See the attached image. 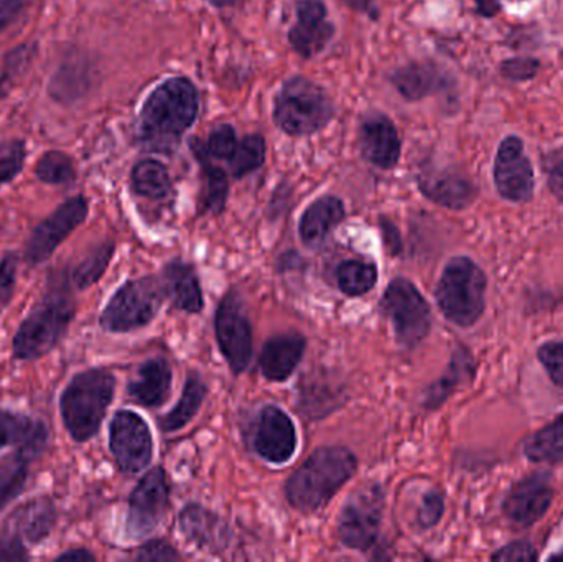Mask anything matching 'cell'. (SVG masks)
<instances>
[{
	"mask_svg": "<svg viewBox=\"0 0 563 562\" xmlns=\"http://www.w3.org/2000/svg\"><path fill=\"white\" fill-rule=\"evenodd\" d=\"M214 332L218 346L234 375L246 372L253 360V329L243 300L234 290L228 293L218 306Z\"/></svg>",
	"mask_w": 563,
	"mask_h": 562,
	"instance_id": "10",
	"label": "cell"
},
{
	"mask_svg": "<svg viewBox=\"0 0 563 562\" xmlns=\"http://www.w3.org/2000/svg\"><path fill=\"white\" fill-rule=\"evenodd\" d=\"M361 151L379 168H393L400 157V139L389 119L373 115L361 125Z\"/></svg>",
	"mask_w": 563,
	"mask_h": 562,
	"instance_id": "20",
	"label": "cell"
},
{
	"mask_svg": "<svg viewBox=\"0 0 563 562\" xmlns=\"http://www.w3.org/2000/svg\"><path fill=\"white\" fill-rule=\"evenodd\" d=\"M112 254H114V243H102L101 246L95 247L91 253L86 254L71 271H69L68 279L76 289H86L101 279L102 274L108 269L111 263Z\"/></svg>",
	"mask_w": 563,
	"mask_h": 562,
	"instance_id": "34",
	"label": "cell"
},
{
	"mask_svg": "<svg viewBox=\"0 0 563 562\" xmlns=\"http://www.w3.org/2000/svg\"><path fill=\"white\" fill-rule=\"evenodd\" d=\"M295 12L297 23L291 26L288 38L298 55L311 58L330 42L334 33L333 23L328 22L327 7L321 0H298Z\"/></svg>",
	"mask_w": 563,
	"mask_h": 562,
	"instance_id": "16",
	"label": "cell"
},
{
	"mask_svg": "<svg viewBox=\"0 0 563 562\" xmlns=\"http://www.w3.org/2000/svg\"><path fill=\"white\" fill-rule=\"evenodd\" d=\"M422 194L442 207L463 210L475 201L476 187L465 177L453 170H427L419 177Z\"/></svg>",
	"mask_w": 563,
	"mask_h": 562,
	"instance_id": "18",
	"label": "cell"
},
{
	"mask_svg": "<svg viewBox=\"0 0 563 562\" xmlns=\"http://www.w3.org/2000/svg\"><path fill=\"white\" fill-rule=\"evenodd\" d=\"M88 217V201L85 197H73L59 205L45 221L33 230L26 243V263L36 266L45 263L59 244Z\"/></svg>",
	"mask_w": 563,
	"mask_h": 562,
	"instance_id": "12",
	"label": "cell"
},
{
	"mask_svg": "<svg viewBox=\"0 0 563 562\" xmlns=\"http://www.w3.org/2000/svg\"><path fill=\"white\" fill-rule=\"evenodd\" d=\"M115 378L106 370L79 373L66 386L59 401L63 422L76 442L95 438L114 398Z\"/></svg>",
	"mask_w": 563,
	"mask_h": 562,
	"instance_id": "4",
	"label": "cell"
},
{
	"mask_svg": "<svg viewBox=\"0 0 563 562\" xmlns=\"http://www.w3.org/2000/svg\"><path fill=\"white\" fill-rule=\"evenodd\" d=\"M333 102L310 79L294 78L285 82L276 99L274 119L290 135L320 131L333 118Z\"/></svg>",
	"mask_w": 563,
	"mask_h": 562,
	"instance_id": "6",
	"label": "cell"
},
{
	"mask_svg": "<svg viewBox=\"0 0 563 562\" xmlns=\"http://www.w3.org/2000/svg\"><path fill=\"white\" fill-rule=\"evenodd\" d=\"M486 277L468 257H453L437 286L443 316L459 327H472L485 312Z\"/></svg>",
	"mask_w": 563,
	"mask_h": 562,
	"instance_id": "5",
	"label": "cell"
},
{
	"mask_svg": "<svg viewBox=\"0 0 563 562\" xmlns=\"http://www.w3.org/2000/svg\"><path fill=\"white\" fill-rule=\"evenodd\" d=\"M68 276L53 279L43 299L33 307L13 339L15 359L32 362L52 352L68 330L76 312L75 299L69 290Z\"/></svg>",
	"mask_w": 563,
	"mask_h": 562,
	"instance_id": "3",
	"label": "cell"
},
{
	"mask_svg": "<svg viewBox=\"0 0 563 562\" xmlns=\"http://www.w3.org/2000/svg\"><path fill=\"white\" fill-rule=\"evenodd\" d=\"M384 504L386 498L377 484L353 492L338 518L336 533L341 543L354 551L371 550L379 537Z\"/></svg>",
	"mask_w": 563,
	"mask_h": 562,
	"instance_id": "9",
	"label": "cell"
},
{
	"mask_svg": "<svg viewBox=\"0 0 563 562\" xmlns=\"http://www.w3.org/2000/svg\"><path fill=\"white\" fill-rule=\"evenodd\" d=\"M549 187L563 203V161L555 164L549 174Z\"/></svg>",
	"mask_w": 563,
	"mask_h": 562,
	"instance_id": "50",
	"label": "cell"
},
{
	"mask_svg": "<svg viewBox=\"0 0 563 562\" xmlns=\"http://www.w3.org/2000/svg\"><path fill=\"white\" fill-rule=\"evenodd\" d=\"M33 458L30 452L16 449L12 455L0 459V510L22 494Z\"/></svg>",
	"mask_w": 563,
	"mask_h": 562,
	"instance_id": "30",
	"label": "cell"
},
{
	"mask_svg": "<svg viewBox=\"0 0 563 562\" xmlns=\"http://www.w3.org/2000/svg\"><path fill=\"white\" fill-rule=\"evenodd\" d=\"M25 0H0V32L7 29L10 23L15 22L16 16L22 13Z\"/></svg>",
	"mask_w": 563,
	"mask_h": 562,
	"instance_id": "48",
	"label": "cell"
},
{
	"mask_svg": "<svg viewBox=\"0 0 563 562\" xmlns=\"http://www.w3.org/2000/svg\"><path fill=\"white\" fill-rule=\"evenodd\" d=\"M19 257L15 253H7L0 261V306H7L15 289Z\"/></svg>",
	"mask_w": 563,
	"mask_h": 562,
	"instance_id": "43",
	"label": "cell"
},
{
	"mask_svg": "<svg viewBox=\"0 0 563 562\" xmlns=\"http://www.w3.org/2000/svg\"><path fill=\"white\" fill-rule=\"evenodd\" d=\"M357 459L343 445L317 449L285 485L288 504L301 514H314L356 474Z\"/></svg>",
	"mask_w": 563,
	"mask_h": 562,
	"instance_id": "2",
	"label": "cell"
},
{
	"mask_svg": "<svg viewBox=\"0 0 563 562\" xmlns=\"http://www.w3.org/2000/svg\"><path fill=\"white\" fill-rule=\"evenodd\" d=\"M383 234L386 240L387 250L390 254H399L400 247H402V241H400L399 231L396 230L390 221H383Z\"/></svg>",
	"mask_w": 563,
	"mask_h": 562,
	"instance_id": "49",
	"label": "cell"
},
{
	"mask_svg": "<svg viewBox=\"0 0 563 562\" xmlns=\"http://www.w3.org/2000/svg\"><path fill=\"white\" fill-rule=\"evenodd\" d=\"M538 560L534 548L525 541L508 544L493 557V561L499 562H531Z\"/></svg>",
	"mask_w": 563,
	"mask_h": 562,
	"instance_id": "47",
	"label": "cell"
},
{
	"mask_svg": "<svg viewBox=\"0 0 563 562\" xmlns=\"http://www.w3.org/2000/svg\"><path fill=\"white\" fill-rule=\"evenodd\" d=\"M443 497L439 492H429L423 497L422 505H420L419 515H417V521H419L422 530H429V528L435 527L439 524L440 518L443 515Z\"/></svg>",
	"mask_w": 563,
	"mask_h": 562,
	"instance_id": "44",
	"label": "cell"
},
{
	"mask_svg": "<svg viewBox=\"0 0 563 562\" xmlns=\"http://www.w3.org/2000/svg\"><path fill=\"white\" fill-rule=\"evenodd\" d=\"M380 306L404 349H416L429 335L432 327L430 306L410 280L402 277L394 279L384 293Z\"/></svg>",
	"mask_w": 563,
	"mask_h": 562,
	"instance_id": "8",
	"label": "cell"
},
{
	"mask_svg": "<svg viewBox=\"0 0 563 562\" xmlns=\"http://www.w3.org/2000/svg\"><path fill=\"white\" fill-rule=\"evenodd\" d=\"M539 66H541L539 59L531 58V56H518V58H509L503 62L499 69H501V75L505 78L522 82L534 78L538 75Z\"/></svg>",
	"mask_w": 563,
	"mask_h": 562,
	"instance_id": "41",
	"label": "cell"
},
{
	"mask_svg": "<svg viewBox=\"0 0 563 562\" xmlns=\"http://www.w3.org/2000/svg\"><path fill=\"white\" fill-rule=\"evenodd\" d=\"M551 477L534 474L516 484L505 500V511L509 520L521 527H531L548 514L552 504Z\"/></svg>",
	"mask_w": 563,
	"mask_h": 562,
	"instance_id": "17",
	"label": "cell"
},
{
	"mask_svg": "<svg viewBox=\"0 0 563 562\" xmlns=\"http://www.w3.org/2000/svg\"><path fill=\"white\" fill-rule=\"evenodd\" d=\"M178 527L190 543L197 544L201 550L220 553L227 548L228 533L227 525L220 517L211 514L208 508L201 505H188L178 517Z\"/></svg>",
	"mask_w": 563,
	"mask_h": 562,
	"instance_id": "21",
	"label": "cell"
},
{
	"mask_svg": "<svg viewBox=\"0 0 563 562\" xmlns=\"http://www.w3.org/2000/svg\"><path fill=\"white\" fill-rule=\"evenodd\" d=\"M393 85L404 98L419 101L439 91L443 86V78L439 69L429 63H410L394 73Z\"/></svg>",
	"mask_w": 563,
	"mask_h": 562,
	"instance_id": "27",
	"label": "cell"
},
{
	"mask_svg": "<svg viewBox=\"0 0 563 562\" xmlns=\"http://www.w3.org/2000/svg\"><path fill=\"white\" fill-rule=\"evenodd\" d=\"M170 502V487L164 469L145 474L129 498L128 531L131 537H147L164 520Z\"/></svg>",
	"mask_w": 563,
	"mask_h": 562,
	"instance_id": "13",
	"label": "cell"
},
{
	"mask_svg": "<svg viewBox=\"0 0 563 562\" xmlns=\"http://www.w3.org/2000/svg\"><path fill=\"white\" fill-rule=\"evenodd\" d=\"M343 218L344 207L340 198L323 197L313 201L305 210L300 227H298L305 246L311 247V250L321 246L328 234L343 221Z\"/></svg>",
	"mask_w": 563,
	"mask_h": 562,
	"instance_id": "25",
	"label": "cell"
},
{
	"mask_svg": "<svg viewBox=\"0 0 563 562\" xmlns=\"http://www.w3.org/2000/svg\"><path fill=\"white\" fill-rule=\"evenodd\" d=\"M36 177L43 184L65 185L75 180L76 170L71 157L65 152L49 151L40 158L35 167Z\"/></svg>",
	"mask_w": 563,
	"mask_h": 562,
	"instance_id": "38",
	"label": "cell"
},
{
	"mask_svg": "<svg viewBox=\"0 0 563 562\" xmlns=\"http://www.w3.org/2000/svg\"><path fill=\"white\" fill-rule=\"evenodd\" d=\"M307 340L297 332L280 333L264 345L260 366L264 378L282 383L290 378L303 356Z\"/></svg>",
	"mask_w": 563,
	"mask_h": 562,
	"instance_id": "19",
	"label": "cell"
},
{
	"mask_svg": "<svg viewBox=\"0 0 563 562\" xmlns=\"http://www.w3.org/2000/svg\"><path fill=\"white\" fill-rule=\"evenodd\" d=\"M95 554L89 553L88 550H71L68 553H63L58 557V561H73V562H89L95 561Z\"/></svg>",
	"mask_w": 563,
	"mask_h": 562,
	"instance_id": "52",
	"label": "cell"
},
{
	"mask_svg": "<svg viewBox=\"0 0 563 562\" xmlns=\"http://www.w3.org/2000/svg\"><path fill=\"white\" fill-rule=\"evenodd\" d=\"M165 296L164 284L157 277L129 280L102 310V329L111 333H128L148 326L161 310Z\"/></svg>",
	"mask_w": 563,
	"mask_h": 562,
	"instance_id": "7",
	"label": "cell"
},
{
	"mask_svg": "<svg viewBox=\"0 0 563 562\" xmlns=\"http://www.w3.org/2000/svg\"><path fill=\"white\" fill-rule=\"evenodd\" d=\"M132 187L139 195L161 200L170 194V177L167 168L157 161H142L132 170Z\"/></svg>",
	"mask_w": 563,
	"mask_h": 562,
	"instance_id": "33",
	"label": "cell"
},
{
	"mask_svg": "<svg viewBox=\"0 0 563 562\" xmlns=\"http://www.w3.org/2000/svg\"><path fill=\"white\" fill-rule=\"evenodd\" d=\"M109 448L124 474H137L151 464L154 441L147 422L132 411H119L109 429Z\"/></svg>",
	"mask_w": 563,
	"mask_h": 562,
	"instance_id": "11",
	"label": "cell"
},
{
	"mask_svg": "<svg viewBox=\"0 0 563 562\" xmlns=\"http://www.w3.org/2000/svg\"><path fill=\"white\" fill-rule=\"evenodd\" d=\"M495 184L506 200L522 203L534 195V168L525 154V142L509 135L499 144L495 161Z\"/></svg>",
	"mask_w": 563,
	"mask_h": 562,
	"instance_id": "14",
	"label": "cell"
},
{
	"mask_svg": "<svg viewBox=\"0 0 563 562\" xmlns=\"http://www.w3.org/2000/svg\"><path fill=\"white\" fill-rule=\"evenodd\" d=\"M197 155L201 161V165H203L205 178H207L203 200L205 210L211 211V213H221L224 210V205H227L228 191H230L227 174L217 165H211L205 152L203 154L198 152Z\"/></svg>",
	"mask_w": 563,
	"mask_h": 562,
	"instance_id": "37",
	"label": "cell"
},
{
	"mask_svg": "<svg viewBox=\"0 0 563 562\" xmlns=\"http://www.w3.org/2000/svg\"><path fill=\"white\" fill-rule=\"evenodd\" d=\"M526 455L539 464H558L563 461V415L552 425L532 436L526 444Z\"/></svg>",
	"mask_w": 563,
	"mask_h": 562,
	"instance_id": "31",
	"label": "cell"
},
{
	"mask_svg": "<svg viewBox=\"0 0 563 562\" xmlns=\"http://www.w3.org/2000/svg\"><path fill=\"white\" fill-rule=\"evenodd\" d=\"M198 114V91L185 78L168 79L158 86L142 108L137 139L145 151L170 152Z\"/></svg>",
	"mask_w": 563,
	"mask_h": 562,
	"instance_id": "1",
	"label": "cell"
},
{
	"mask_svg": "<svg viewBox=\"0 0 563 562\" xmlns=\"http://www.w3.org/2000/svg\"><path fill=\"white\" fill-rule=\"evenodd\" d=\"M254 449L264 461L285 464L297 449V432L287 412L277 406L261 411L254 429Z\"/></svg>",
	"mask_w": 563,
	"mask_h": 562,
	"instance_id": "15",
	"label": "cell"
},
{
	"mask_svg": "<svg viewBox=\"0 0 563 562\" xmlns=\"http://www.w3.org/2000/svg\"><path fill=\"white\" fill-rule=\"evenodd\" d=\"M472 366L473 362L468 353H456V355L453 356L452 363H450L449 373L427 393V408H437V406L442 405V403L449 398L452 389L455 388L459 383H462L463 378L472 376Z\"/></svg>",
	"mask_w": 563,
	"mask_h": 562,
	"instance_id": "35",
	"label": "cell"
},
{
	"mask_svg": "<svg viewBox=\"0 0 563 562\" xmlns=\"http://www.w3.org/2000/svg\"><path fill=\"white\" fill-rule=\"evenodd\" d=\"M300 409L307 418L321 419L343 403V392L328 385L321 376H305L300 392Z\"/></svg>",
	"mask_w": 563,
	"mask_h": 562,
	"instance_id": "29",
	"label": "cell"
},
{
	"mask_svg": "<svg viewBox=\"0 0 563 562\" xmlns=\"http://www.w3.org/2000/svg\"><path fill=\"white\" fill-rule=\"evenodd\" d=\"M377 267L364 261H344L336 267V283L341 293L350 297H360L374 289L377 284Z\"/></svg>",
	"mask_w": 563,
	"mask_h": 562,
	"instance_id": "32",
	"label": "cell"
},
{
	"mask_svg": "<svg viewBox=\"0 0 563 562\" xmlns=\"http://www.w3.org/2000/svg\"><path fill=\"white\" fill-rule=\"evenodd\" d=\"M264 161H266V142L261 135H247L238 144L233 157L230 158L231 174L236 178L244 177L260 168Z\"/></svg>",
	"mask_w": 563,
	"mask_h": 562,
	"instance_id": "36",
	"label": "cell"
},
{
	"mask_svg": "<svg viewBox=\"0 0 563 562\" xmlns=\"http://www.w3.org/2000/svg\"><path fill=\"white\" fill-rule=\"evenodd\" d=\"M46 439L48 432L42 422L0 409V449L16 445L36 458L45 448Z\"/></svg>",
	"mask_w": 563,
	"mask_h": 562,
	"instance_id": "26",
	"label": "cell"
},
{
	"mask_svg": "<svg viewBox=\"0 0 563 562\" xmlns=\"http://www.w3.org/2000/svg\"><path fill=\"white\" fill-rule=\"evenodd\" d=\"M238 147L236 132L231 125L223 124L214 129L208 141V152L211 157L230 161Z\"/></svg>",
	"mask_w": 563,
	"mask_h": 562,
	"instance_id": "40",
	"label": "cell"
},
{
	"mask_svg": "<svg viewBox=\"0 0 563 562\" xmlns=\"http://www.w3.org/2000/svg\"><path fill=\"white\" fill-rule=\"evenodd\" d=\"M207 393L208 388L201 376L195 372L188 373L180 401L161 421L162 431L177 432L184 429L200 411L201 405L207 398Z\"/></svg>",
	"mask_w": 563,
	"mask_h": 562,
	"instance_id": "28",
	"label": "cell"
},
{
	"mask_svg": "<svg viewBox=\"0 0 563 562\" xmlns=\"http://www.w3.org/2000/svg\"><path fill=\"white\" fill-rule=\"evenodd\" d=\"M25 560H29V551H26L25 543L19 537L10 533L9 530L0 535V562Z\"/></svg>",
	"mask_w": 563,
	"mask_h": 562,
	"instance_id": "46",
	"label": "cell"
},
{
	"mask_svg": "<svg viewBox=\"0 0 563 562\" xmlns=\"http://www.w3.org/2000/svg\"><path fill=\"white\" fill-rule=\"evenodd\" d=\"M139 561H178L180 560V554L177 553L172 544H168L167 541L154 540L148 541L147 544L139 550L137 553Z\"/></svg>",
	"mask_w": 563,
	"mask_h": 562,
	"instance_id": "45",
	"label": "cell"
},
{
	"mask_svg": "<svg viewBox=\"0 0 563 562\" xmlns=\"http://www.w3.org/2000/svg\"><path fill=\"white\" fill-rule=\"evenodd\" d=\"M476 12L482 16H495L501 10V0H475Z\"/></svg>",
	"mask_w": 563,
	"mask_h": 562,
	"instance_id": "51",
	"label": "cell"
},
{
	"mask_svg": "<svg viewBox=\"0 0 563 562\" xmlns=\"http://www.w3.org/2000/svg\"><path fill=\"white\" fill-rule=\"evenodd\" d=\"M56 524L55 505L42 497L26 502L10 517L7 530L19 537L23 543L38 544L48 538Z\"/></svg>",
	"mask_w": 563,
	"mask_h": 562,
	"instance_id": "22",
	"label": "cell"
},
{
	"mask_svg": "<svg viewBox=\"0 0 563 562\" xmlns=\"http://www.w3.org/2000/svg\"><path fill=\"white\" fill-rule=\"evenodd\" d=\"M162 284L175 309L188 313H198L203 309L200 280L194 267L188 266L184 261L174 260L165 266Z\"/></svg>",
	"mask_w": 563,
	"mask_h": 562,
	"instance_id": "24",
	"label": "cell"
},
{
	"mask_svg": "<svg viewBox=\"0 0 563 562\" xmlns=\"http://www.w3.org/2000/svg\"><path fill=\"white\" fill-rule=\"evenodd\" d=\"M551 560H563V553L558 554V557L551 558Z\"/></svg>",
	"mask_w": 563,
	"mask_h": 562,
	"instance_id": "54",
	"label": "cell"
},
{
	"mask_svg": "<svg viewBox=\"0 0 563 562\" xmlns=\"http://www.w3.org/2000/svg\"><path fill=\"white\" fill-rule=\"evenodd\" d=\"M25 157V142L13 139L0 144V187L9 184L22 172Z\"/></svg>",
	"mask_w": 563,
	"mask_h": 562,
	"instance_id": "39",
	"label": "cell"
},
{
	"mask_svg": "<svg viewBox=\"0 0 563 562\" xmlns=\"http://www.w3.org/2000/svg\"><path fill=\"white\" fill-rule=\"evenodd\" d=\"M172 388V368L164 359H154L139 366L129 383V396L145 408H158L167 401Z\"/></svg>",
	"mask_w": 563,
	"mask_h": 562,
	"instance_id": "23",
	"label": "cell"
},
{
	"mask_svg": "<svg viewBox=\"0 0 563 562\" xmlns=\"http://www.w3.org/2000/svg\"><path fill=\"white\" fill-rule=\"evenodd\" d=\"M208 2H211L217 7H228L234 5V3L241 2V0H208Z\"/></svg>",
	"mask_w": 563,
	"mask_h": 562,
	"instance_id": "53",
	"label": "cell"
},
{
	"mask_svg": "<svg viewBox=\"0 0 563 562\" xmlns=\"http://www.w3.org/2000/svg\"><path fill=\"white\" fill-rule=\"evenodd\" d=\"M539 360L555 385L563 388V342L545 343L539 349Z\"/></svg>",
	"mask_w": 563,
	"mask_h": 562,
	"instance_id": "42",
	"label": "cell"
}]
</instances>
